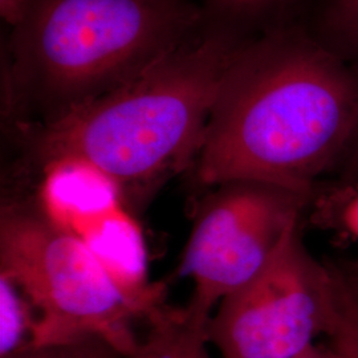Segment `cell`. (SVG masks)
I'll return each mask as SVG.
<instances>
[{"label": "cell", "mask_w": 358, "mask_h": 358, "mask_svg": "<svg viewBox=\"0 0 358 358\" xmlns=\"http://www.w3.org/2000/svg\"><path fill=\"white\" fill-rule=\"evenodd\" d=\"M357 136V73L303 32L275 28L235 52L192 169L207 187L260 180L316 192Z\"/></svg>", "instance_id": "1"}, {"label": "cell", "mask_w": 358, "mask_h": 358, "mask_svg": "<svg viewBox=\"0 0 358 358\" xmlns=\"http://www.w3.org/2000/svg\"><path fill=\"white\" fill-rule=\"evenodd\" d=\"M243 41L205 23L128 84L56 120L6 127L17 150L15 176L35 177L62 158L84 159L115 179L133 213L195 165L222 78Z\"/></svg>", "instance_id": "2"}, {"label": "cell", "mask_w": 358, "mask_h": 358, "mask_svg": "<svg viewBox=\"0 0 358 358\" xmlns=\"http://www.w3.org/2000/svg\"><path fill=\"white\" fill-rule=\"evenodd\" d=\"M203 26L192 0H31L1 47L3 122L66 115L141 76Z\"/></svg>", "instance_id": "3"}, {"label": "cell", "mask_w": 358, "mask_h": 358, "mask_svg": "<svg viewBox=\"0 0 358 358\" xmlns=\"http://www.w3.org/2000/svg\"><path fill=\"white\" fill-rule=\"evenodd\" d=\"M0 273L38 312L35 345L100 336L127 356L137 344L133 322L146 319V310L115 285L83 241L36 203L13 199L1 206Z\"/></svg>", "instance_id": "4"}, {"label": "cell", "mask_w": 358, "mask_h": 358, "mask_svg": "<svg viewBox=\"0 0 358 358\" xmlns=\"http://www.w3.org/2000/svg\"><path fill=\"white\" fill-rule=\"evenodd\" d=\"M316 192L260 180H230L201 202L179 276L192 278L186 308L211 319L219 303L267 267L301 224Z\"/></svg>", "instance_id": "5"}, {"label": "cell", "mask_w": 358, "mask_h": 358, "mask_svg": "<svg viewBox=\"0 0 358 358\" xmlns=\"http://www.w3.org/2000/svg\"><path fill=\"white\" fill-rule=\"evenodd\" d=\"M332 315L331 269L299 226L266 268L219 303L208 336L222 358H292L327 336Z\"/></svg>", "instance_id": "6"}, {"label": "cell", "mask_w": 358, "mask_h": 358, "mask_svg": "<svg viewBox=\"0 0 358 358\" xmlns=\"http://www.w3.org/2000/svg\"><path fill=\"white\" fill-rule=\"evenodd\" d=\"M34 178L38 179L35 203L40 211L77 238L97 219L127 206L115 179L84 159L53 161Z\"/></svg>", "instance_id": "7"}, {"label": "cell", "mask_w": 358, "mask_h": 358, "mask_svg": "<svg viewBox=\"0 0 358 358\" xmlns=\"http://www.w3.org/2000/svg\"><path fill=\"white\" fill-rule=\"evenodd\" d=\"M149 331L143 340L122 358H213L210 343V319L198 316L187 308L165 306L149 315Z\"/></svg>", "instance_id": "8"}, {"label": "cell", "mask_w": 358, "mask_h": 358, "mask_svg": "<svg viewBox=\"0 0 358 358\" xmlns=\"http://www.w3.org/2000/svg\"><path fill=\"white\" fill-rule=\"evenodd\" d=\"M333 315L325 343L332 358H358V272L343 260L331 263Z\"/></svg>", "instance_id": "9"}, {"label": "cell", "mask_w": 358, "mask_h": 358, "mask_svg": "<svg viewBox=\"0 0 358 358\" xmlns=\"http://www.w3.org/2000/svg\"><path fill=\"white\" fill-rule=\"evenodd\" d=\"M36 309L22 288L0 273V358L35 345Z\"/></svg>", "instance_id": "10"}, {"label": "cell", "mask_w": 358, "mask_h": 358, "mask_svg": "<svg viewBox=\"0 0 358 358\" xmlns=\"http://www.w3.org/2000/svg\"><path fill=\"white\" fill-rule=\"evenodd\" d=\"M297 0H205L202 10L208 24L243 36L245 27L264 23L284 13Z\"/></svg>", "instance_id": "11"}, {"label": "cell", "mask_w": 358, "mask_h": 358, "mask_svg": "<svg viewBox=\"0 0 358 358\" xmlns=\"http://www.w3.org/2000/svg\"><path fill=\"white\" fill-rule=\"evenodd\" d=\"M124 356L100 336H85L66 343L34 345L8 358H122Z\"/></svg>", "instance_id": "12"}, {"label": "cell", "mask_w": 358, "mask_h": 358, "mask_svg": "<svg viewBox=\"0 0 358 358\" xmlns=\"http://www.w3.org/2000/svg\"><path fill=\"white\" fill-rule=\"evenodd\" d=\"M328 10L329 24L358 47V0H329Z\"/></svg>", "instance_id": "13"}, {"label": "cell", "mask_w": 358, "mask_h": 358, "mask_svg": "<svg viewBox=\"0 0 358 358\" xmlns=\"http://www.w3.org/2000/svg\"><path fill=\"white\" fill-rule=\"evenodd\" d=\"M336 171L338 174L340 187L358 186V136Z\"/></svg>", "instance_id": "14"}, {"label": "cell", "mask_w": 358, "mask_h": 358, "mask_svg": "<svg viewBox=\"0 0 358 358\" xmlns=\"http://www.w3.org/2000/svg\"><path fill=\"white\" fill-rule=\"evenodd\" d=\"M29 7L31 0H0V16L13 29L24 22Z\"/></svg>", "instance_id": "15"}, {"label": "cell", "mask_w": 358, "mask_h": 358, "mask_svg": "<svg viewBox=\"0 0 358 358\" xmlns=\"http://www.w3.org/2000/svg\"><path fill=\"white\" fill-rule=\"evenodd\" d=\"M357 194H355L348 202L344 210V226L358 238V186L350 187Z\"/></svg>", "instance_id": "16"}, {"label": "cell", "mask_w": 358, "mask_h": 358, "mask_svg": "<svg viewBox=\"0 0 358 358\" xmlns=\"http://www.w3.org/2000/svg\"><path fill=\"white\" fill-rule=\"evenodd\" d=\"M292 358H332V355H331V350L327 345V343L322 341V343H316L306 352Z\"/></svg>", "instance_id": "17"}, {"label": "cell", "mask_w": 358, "mask_h": 358, "mask_svg": "<svg viewBox=\"0 0 358 358\" xmlns=\"http://www.w3.org/2000/svg\"><path fill=\"white\" fill-rule=\"evenodd\" d=\"M346 260H348L349 264L358 272V256L357 257H346Z\"/></svg>", "instance_id": "18"}]
</instances>
